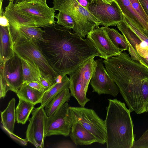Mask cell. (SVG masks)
<instances>
[{
	"mask_svg": "<svg viewBox=\"0 0 148 148\" xmlns=\"http://www.w3.org/2000/svg\"><path fill=\"white\" fill-rule=\"evenodd\" d=\"M104 2L106 3L111 4L114 0H102Z\"/></svg>",
	"mask_w": 148,
	"mask_h": 148,
	"instance_id": "obj_41",
	"label": "cell"
},
{
	"mask_svg": "<svg viewBox=\"0 0 148 148\" xmlns=\"http://www.w3.org/2000/svg\"><path fill=\"white\" fill-rule=\"evenodd\" d=\"M15 54L9 25L0 26V64H4Z\"/></svg>",
	"mask_w": 148,
	"mask_h": 148,
	"instance_id": "obj_17",
	"label": "cell"
},
{
	"mask_svg": "<svg viewBox=\"0 0 148 148\" xmlns=\"http://www.w3.org/2000/svg\"><path fill=\"white\" fill-rule=\"evenodd\" d=\"M55 147L58 148H75L76 146L74 144L68 141L60 142Z\"/></svg>",
	"mask_w": 148,
	"mask_h": 148,
	"instance_id": "obj_36",
	"label": "cell"
},
{
	"mask_svg": "<svg viewBox=\"0 0 148 148\" xmlns=\"http://www.w3.org/2000/svg\"><path fill=\"white\" fill-rule=\"evenodd\" d=\"M70 83V78L67 75L63 76L61 82L58 83L55 82L51 87L44 92L40 106L44 108L55 96L63 90L69 88Z\"/></svg>",
	"mask_w": 148,
	"mask_h": 148,
	"instance_id": "obj_23",
	"label": "cell"
},
{
	"mask_svg": "<svg viewBox=\"0 0 148 148\" xmlns=\"http://www.w3.org/2000/svg\"><path fill=\"white\" fill-rule=\"evenodd\" d=\"M88 9L100 23V25L106 27L116 26L123 21V13L114 0L109 4L102 0H92Z\"/></svg>",
	"mask_w": 148,
	"mask_h": 148,
	"instance_id": "obj_9",
	"label": "cell"
},
{
	"mask_svg": "<svg viewBox=\"0 0 148 148\" xmlns=\"http://www.w3.org/2000/svg\"><path fill=\"white\" fill-rule=\"evenodd\" d=\"M96 66L90 82L93 92L98 95L108 94L115 97L120 92L116 84L108 74L103 64V60H95Z\"/></svg>",
	"mask_w": 148,
	"mask_h": 148,
	"instance_id": "obj_13",
	"label": "cell"
},
{
	"mask_svg": "<svg viewBox=\"0 0 148 148\" xmlns=\"http://www.w3.org/2000/svg\"><path fill=\"white\" fill-rule=\"evenodd\" d=\"M57 19L56 23L69 29L73 28L75 22L72 18L68 14L59 12L55 17Z\"/></svg>",
	"mask_w": 148,
	"mask_h": 148,
	"instance_id": "obj_29",
	"label": "cell"
},
{
	"mask_svg": "<svg viewBox=\"0 0 148 148\" xmlns=\"http://www.w3.org/2000/svg\"><path fill=\"white\" fill-rule=\"evenodd\" d=\"M34 0H15V4L21 3L23 2H29Z\"/></svg>",
	"mask_w": 148,
	"mask_h": 148,
	"instance_id": "obj_40",
	"label": "cell"
},
{
	"mask_svg": "<svg viewBox=\"0 0 148 148\" xmlns=\"http://www.w3.org/2000/svg\"><path fill=\"white\" fill-rule=\"evenodd\" d=\"M95 57L85 61L68 75L70 79L69 88L71 96L81 107H85L90 101L86 96V93L96 66Z\"/></svg>",
	"mask_w": 148,
	"mask_h": 148,
	"instance_id": "obj_5",
	"label": "cell"
},
{
	"mask_svg": "<svg viewBox=\"0 0 148 148\" xmlns=\"http://www.w3.org/2000/svg\"><path fill=\"white\" fill-rule=\"evenodd\" d=\"M123 21L131 30L140 40L145 42L148 45V31L137 25L123 14Z\"/></svg>",
	"mask_w": 148,
	"mask_h": 148,
	"instance_id": "obj_28",
	"label": "cell"
},
{
	"mask_svg": "<svg viewBox=\"0 0 148 148\" xmlns=\"http://www.w3.org/2000/svg\"><path fill=\"white\" fill-rule=\"evenodd\" d=\"M73 124L79 123L96 138L97 143H106L107 137L105 120L101 119L93 109L84 107H71Z\"/></svg>",
	"mask_w": 148,
	"mask_h": 148,
	"instance_id": "obj_7",
	"label": "cell"
},
{
	"mask_svg": "<svg viewBox=\"0 0 148 148\" xmlns=\"http://www.w3.org/2000/svg\"><path fill=\"white\" fill-rule=\"evenodd\" d=\"M145 12L148 17V0H138Z\"/></svg>",
	"mask_w": 148,
	"mask_h": 148,
	"instance_id": "obj_38",
	"label": "cell"
},
{
	"mask_svg": "<svg viewBox=\"0 0 148 148\" xmlns=\"http://www.w3.org/2000/svg\"><path fill=\"white\" fill-rule=\"evenodd\" d=\"M19 57L22 63L23 84L35 81L40 82L42 74L39 66L29 59Z\"/></svg>",
	"mask_w": 148,
	"mask_h": 148,
	"instance_id": "obj_20",
	"label": "cell"
},
{
	"mask_svg": "<svg viewBox=\"0 0 148 148\" xmlns=\"http://www.w3.org/2000/svg\"><path fill=\"white\" fill-rule=\"evenodd\" d=\"M105 120L107 148H132L135 141L130 112L124 103L108 99Z\"/></svg>",
	"mask_w": 148,
	"mask_h": 148,
	"instance_id": "obj_3",
	"label": "cell"
},
{
	"mask_svg": "<svg viewBox=\"0 0 148 148\" xmlns=\"http://www.w3.org/2000/svg\"><path fill=\"white\" fill-rule=\"evenodd\" d=\"M35 105L29 102L19 98L18 103L15 108L17 123L23 125L28 120L29 116L34 108Z\"/></svg>",
	"mask_w": 148,
	"mask_h": 148,
	"instance_id": "obj_26",
	"label": "cell"
},
{
	"mask_svg": "<svg viewBox=\"0 0 148 148\" xmlns=\"http://www.w3.org/2000/svg\"><path fill=\"white\" fill-rule=\"evenodd\" d=\"M148 112V104H147L146 108V112Z\"/></svg>",
	"mask_w": 148,
	"mask_h": 148,
	"instance_id": "obj_42",
	"label": "cell"
},
{
	"mask_svg": "<svg viewBox=\"0 0 148 148\" xmlns=\"http://www.w3.org/2000/svg\"><path fill=\"white\" fill-rule=\"evenodd\" d=\"M69 135L76 146L89 145L97 143L95 137L90 132L77 123L73 124Z\"/></svg>",
	"mask_w": 148,
	"mask_h": 148,
	"instance_id": "obj_18",
	"label": "cell"
},
{
	"mask_svg": "<svg viewBox=\"0 0 148 148\" xmlns=\"http://www.w3.org/2000/svg\"><path fill=\"white\" fill-rule=\"evenodd\" d=\"M92 0H77L78 3L85 8L88 10L89 4Z\"/></svg>",
	"mask_w": 148,
	"mask_h": 148,
	"instance_id": "obj_39",
	"label": "cell"
},
{
	"mask_svg": "<svg viewBox=\"0 0 148 148\" xmlns=\"http://www.w3.org/2000/svg\"><path fill=\"white\" fill-rule=\"evenodd\" d=\"M14 4L13 1H9L5 8L4 14L10 25L15 28L20 26L36 27L34 20L29 16L18 10Z\"/></svg>",
	"mask_w": 148,
	"mask_h": 148,
	"instance_id": "obj_16",
	"label": "cell"
},
{
	"mask_svg": "<svg viewBox=\"0 0 148 148\" xmlns=\"http://www.w3.org/2000/svg\"><path fill=\"white\" fill-rule=\"evenodd\" d=\"M26 132V139L37 148L44 147L48 116L44 107L34 108Z\"/></svg>",
	"mask_w": 148,
	"mask_h": 148,
	"instance_id": "obj_10",
	"label": "cell"
},
{
	"mask_svg": "<svg viewBox=\"0 0 148 148\" xmlns=\"http://www.w3.org/2000/svg\"><path fill=\"white\" fill-rule=\"evenodd\" d=\"M25 84L40 92L44 93L45 91L40 82L38 81H32Z\"/></svg>",
	"mask_w": 148,
	"mask_h": 148,
	"instance_id": "obj_35",
	"label": "cell"
},
{
	"mask_svg": "<svg viewBox=\"0 0 148 148\" xmlns=\"http://www.w3.org/2000/svg\"><path fill=\"white\" fill-rule=\"evenodd\" d=\"M106 28L105 26L96 27L88 33L87 36L100 53L99 57L105 60L117 56L121 52L110 39Z\"/></svg>",
	"mask_w": 148,
	"mask_h": 148,
	"instance_id": "obj_15",
	"label": "cell"
},
{
	"mask_svg": "<svg viewBox=\"0 0 148 148\" xmlns=\"http://www.w3.org/2000/svg\"><path fill=\"white\" fill-rule=\"evenodd\" d=\"M16 100L12 98L6 108L1 112V123L3 128L7 133H13L16 119L15 109Z\"/></svg>",
	"mask_w": 148,
	"mask_h": 148,
	"instance_id": "obj_21",
	"label": "cell"
},
{
	"mask_svg": "<svg viewBox=\"0 0 148 148\" xmlns=\"http://www.w3.org/2000/svg\"><path fill=\"white\" fill-rule=\"evenodd\" d=\"M53 7L58 10L70 16L75 22L73 32L82 38L100 23L88 10L81 5L77 0H53Z\"/></svg>",
	"mask_w": 148,
	"mask_h": 148,
	"instance_id": "obj_4",
	"label": "cell"
},
{
	"mask_svg": "<svg viewBox=\"0 0 148 148\" xmlns=\"http://www.w3.org/2000/svg\"><path fill=\"white\" fill-rule=\"evenodd\" d=\"M8 0L9 1H15V0Z\"/></svg>",
	"mask_w": 148,
	"mask_h": 148,
	"instance_id": "obj_43",
	"label": "cell"
},
{
	"mask_svg": "<svg viewBox=\"0 0 148 148\" xmlns=\"http://www.w3.org/2000/svg\"><path fill=\"white\" fill-rule=\"evenodd\" d=\"M116 26L126 40L131 58L148 68L147 44L140 40L124 21L118 23Z\"/></svg>",
	"mask_w": 148,
	"mask_h": 148,
	"instance_id": "obj_12",
	"label": "cell"
},
{
	"mask_svg": "<svg viewBox=\"0 0 148 148\" xmlns=\"http://www.w3.org/2000/svg\"><path fill=\"white\" fill-rule=\"evenodd\" d=\"M9 26L12 34L26 39H32L37 42H46L43 37L44 31L39 27L20 26L15 28L10 24Z\"/></svg>",
	"mask_w": 148,
	"mask_h": 148,
	"instance_id": "obj_19",
	"label": "cell"
},
{
	"mask_svg": "<svg viewBox=\"0 0 148 148\" xmlns=\"http://www.w3.org/2000/svg\"><path fill=\"white\" fill-rule=\"evenodd\" d=\"M132 148H148V128L136 140Z\"/></svg>",
	"mask_w": 148,
	"mask_h": 148,
	"instance_id": "obj_30",
	"label": "cell"
},
{
	"mask_svg": "<svg viewBox=\"0 0 148 148\" xmlns=\"http://www.w3.org/2000/svg\"><path fill=\"white\" fill-rule=\"evenodd\" d=\"M0 98H4L7 92L9 90V88L2 77L0 76Z\"/></svg>",
	"mask_w": 148,
	"mask_h": 148,
	"instance_id": "obj_33",
	"label": "cell"
},
{
	"mask_svg": "<svg viewBox=\"0 0 148 148\" xmlns=\"http://www.w3.org/2000/svg\"><path fill=\"white\" fill-rule=\"evenodd\" d=\"M0 76H1L9 90L16 93L23 84L21 58L15 53L4 64H0Z\"/></svg>",
	"mask_w": 148,
	"mask_h": 148,
	"instance_id": "obj_14",
	"label": "cell"
},
{
	"mask_svg": "<svg viewBox=\"0 0 148 148\" xmlns=\"http://www.w3.org/2000/svg\"><path fill=\"white\" fill-rule=\"evenodd\" d=\"M44 93L24 83L16 94L19 99H22L35 105L40 103Z\"/></svg>",
	"mask_w": 148,
	"mask_h": 148,
	"instance_id": "obj_25",
	"label": "cell"
},
{
	"mask_svg": "<svg viewBox=\"0 0 148 148\" xmlns=\"http://www.w3.org/2000/svg\"><path fill=\"white\" fill-rule=\"evenodd\" d=\"M71 96L69 88L66 89L55 96L45 106L46 114L50 116L58 110Z\"/></svg>",
	"mask_w": 148,
	"mask_h": 148,
	"instance_id": "obj_24",
	"label": "cell"
},
{
	"mask_svg": "<svg viewBox=\"0 0 148 148\" xmlns=\"http://www.w3.org/2000/svg\"><path fill=\"white\" fill-rule=\"evenodd\" d=\"M117 3L123 14L134 23L148 31V24L144 21L133 8L129 0H114Z\"/></svg>",
	"mask_w": 148,
	"mask_h": 148,
	"instance_id": "obj_22",
	"label": "cell"
},
{
	"mask_svg": "<svg viewBox=\"0 0 148 148\" xmlns=\"http://www.w3.org/2000/svg\"><path fill=\"white\" fill-rule=\"evenodd\" d=\"M2 2L0 1V25L3 27H7L10 24L8 19L5 15L4 12L2 8Z\"/></svg>",
	"mask_w": 148,
	"mask_h": 148,
	"instance_id": "obj_34",
	"label": "cell"
},
{
	"mask_svg": "<svg viewBox=\"0 0 148 148\" xmlns=\"http://www.w3.org/2000/svg\"><path fill=\"white\" fill-rule=\"evenodd\" d=\"M132 7L139 16L148 24V17L145 12L138 0H129Z\"/></svg>",
	"mask_w": 148,
	"mask_h": 148,
	"instance_id": "obj_31",
	"label": "cell"
},
{
	"mask_svg": "<svg viewBox=\"0 0 148 148\" xmlns=\"http://www.w3.org/2000/svg\"><path fill=\"white\" fill-rule=\"evenodd\" d=\"M11 34L14 52L18 56L33 61L39 67L42 75L50 74L56 77L58 75L49 64L36 41Z\"/></svg>",
	"mask_w": 148,
	"mask_h": 148,
	"instance_id": "obj_6",
	"label": "cell"
},
{
	"mask_svg": "<svg viewBox=\"0 0 148 148\" xmlns=\"http://www.w3.org/2000/svg\"><path fill=\"white\" fill-rule=\"evenodd\" d=\"M47 0H34L29 2L14 4L15 8L26 14L35 21L36 27H43L56 23L55 12L53 8L49 7Z\"/></svg>",
	"mask_w": 148,
	"mask_h": 148,
	"instance_id": "obj_8",
	"label": "cell"
},
{
	"mask_svg": "<svg viewBox=\"0 0 148 148\" xmlns=\"http://www.w3.org/2000/svg\"><path fill=\"white\" fill-rule=\"evenodd\" d=\"M55 82V78L52 75L48 74L42 75L40 82L46 91L51 87Z\"/></svg>",
	"mask_w": 148,
	"mask_h": 148,
	"instance_id": "obj_32",
	"label": "cell"
},
{
	"mask_svg": "<svg viewBox=\"0 0 148 148\" xmlns=\"http://www.w3.org/2000/svg\"><path fill=\"white\" fill-rule=\"evenodd\" d=\"M46 42H37L49 64L58 75H69L83 62L100 54L87 38L56 23L42 27Z\"/></svg>",
	"mask_w": 148,
	"mask_h": 148,
	"instance_id": "obj_1",
	"label": "cell"
},
{
	"mask_svg": "<svg viewBox=\"0 0 148 148\" xmlns=\"http://www.w3.org/2000/svg\"><path fill=\"white\" fill-rule=\"evenodd\" d=\"M106 29L108 36L117 48L121 52L128 50V44L123 34H121L117 30L113 28L106 27Z\"/></svg>",
	"mask_w": 148,
	"mask_h": 148,
	"instance_id": "obj_27",
	"label": "cell"
},
{
	"mask_svg": "<svg viewBox=\"0 0 148 148\" xmlns=\"http://www.w3.org/2000/svg\"><path fill=\"white\" fill-rule=\"evenodd\" d=\"M67 102L57 111L48 116L47 123L46 136L69 135L73 125L72 115Z\"/></svg>",
	"mask_w": 148,
	"mask_h": 148,
	"instance_id": "obj_11",
	"label": "cell"
},
{
	"mask_svg": "<svg viewBox=\"0 0 148 148\" xmlns=\"http://www.w3.org/2000/svg\"><path fill=\"white\" fill-rule=\"evenodd\" d=\"M130 112H146L148 104V68L125 52L103 60Z\"/></svg>",
	"mask_w": 148,
	"mask_h": 148,
	"instance_id": "obj_2",
	"label": "cell"
},
{
	"mask_svg": "<svg viewBox=\"0 0 148 148\" xmlns=\"http://www.w3.org/2000/svg\"><path fill=\"white\" fill-rule=\"evenodd\" d=\"M8 133L11 138L16 140V141H18L21 144L24 145H27V142L28 141L26 139H22L15 135L14 133H11L8 132Z\"/></svg>",
	"mask_w": 148,
	"mask_h": 148,
	"instance_id": "obj_37",
	"label": "cell"
}]
</instances>
